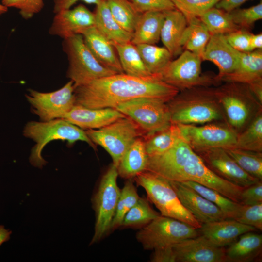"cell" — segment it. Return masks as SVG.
<instances>
[{
    "label": "cell",
    "mask_w": 262,
    "mask_h": 262,
    "mask_svg": "<svg viewBox=\"0 0 262 262\" xmlns=\"http://www.w3.org/2000/svg\"><path fill=\"white\" fill-rule=\"evenodd\" d=\"M179 92L159 74L138 77L124 73L95 80L75 88V104L90 109L115 108L123 102L151 98L168 102Z\"/></svg>",
    "instance_id": "obj_1"
},
{
    "label": "cell",
    "mask_w": 262,
    "mask_h": 262,
    "mask_svg": "<svg viewBox=\"0 0 262 262\" xmlns=\"http://www.w3.org/2000/svg\"><path fill=\"white\" fill-rule=\"evenodd\" d=\"M146 170L171 181L197 182L241 204L244 188L213 172L183 139L165 152L148 156Z\"/></svg>",
    "instance_id": "obj_2"
},
{
    "label": "cell",
    "mask_w": 262,
    "mask_h": 262,
    "mask_svg": "<svg viewBox=\"0 0 262 262\" xmlns=\"http://www.w3.org/2000/svg\"><path fill=\"white\" fill-rule=\"evenodd\" d=\"M167 105L172 124L196 125L226 122L214 87L196 86L180 91L167 102Z\"/></svg>",
    "instance_id": "obj_3"
},
{
    "label": "cell",
    "mask_w": 262,
    "mask_h": 262,
    "mask_svg": "<svg viewBox=\"0 0 262 262\" xmlns=\"http://www.w3.org/2000/svg\"><path fill=\"white\" fill-rule=\"evenodd\" d=\"M23 134L35 143L31 149L29 162L32 166L39 169H42L48 163L43 158L42 151L51 141H66L69 146L78 141H84L96 149V145L83 129L63 118L49 121H29L24 128Z\"/></svg>",
    "instance_id": "obj_4"
},
{
    "label": "cell",
    "mask_w": 262,
    "mask_h": 262,
    "mask_svg": "<svg viewBox=\"0 0 262 262\" xmlns=\"http://www.w3.org/2000/svg\"><path fill=\"white\" fill-rule=\"evenodd\" d=\"M224 82L214 88L215 96L223 108L227 123L239 134L262 111V104L247 84Z\"/></svg>",
    "instance_id": "obj_5"
},
{
    "label": "cell",
    "mask_w": 262,
    "mask_h": 262,
    "mask_svg": "<svg viewBox=\"0 0 262 262\" xmlns=\"http://www.w3.org/2000/svg\"><path fill=\"white\" fill-rule=\"evenodd\" d=\"M134 179L137 185L144 189L148 200L160 211L161 215L179 220L197 229L201 227L202 224L182 204L168 180L147 170Z\"/></svg>",
    "instance_id": "obj_6"
},
{
    "label": "cell",
    "mask_w": 262,
    "mask_h": 262,
    "mask_svg": "<svg viewBox=\"0 0 262 262\" xmlns=\"http://www.w3.org/2000/svg\"><path fill=\"white\" fill-rule=\"evenodd\" d=\"M63 46L69 62L67 76L73 82L75 88L95 80L117 74L95 58L85 44L82 34L64 39Z\"/></svg>",
    "instance_id": "obj_7"
},
{
    "label": "cell",
    "mask_w": 262,
    "mask_h": 262,
    "mask_svg": "<svg viewBox=\"0 0 262 262\" xmlns=\"http://www.w3.org/2000/svg\"><path fill=\"white\" fill-rule=\"evenodd\" d=\"M118 176L117 167L112 164L102 176L92 198L96 220L90 245L101 240L111 231L120 193L117 183Z\"/></svg>",
    "instance_id": "obj_8"
},
{
    "label": "cell",
    "mask_w": 262,
    "mask_h": 262,
    "mask_svg": "<svg viewBox=\"0 0 262 262\" xmlns=\"http://www.w3.org/2000/svg\"><path fill=\"white\" fill-rule=\"evenodd\" d=\"M197 229L175 219L161 215L144 226L136 239L146 250L172 247L184 240L199 235Z\"/></svg>",
    "instance_id": "obj_9"
},
{
    "label": "cell",
    "mask_w": 262,
    "mask_h": 262,
    "mask_svg": "<svg viewBox=\"0 0 262 262\" xmlns=\"http://www.w3.org/2000/svg\"><path fill=\"white\" fill-rule=\"evenodd\" d=\"M201 57L185 50L171 60L159 74L165 83L179 91L196 86H211L219 82L215 76L201 71Z\"/></svg>",
    "instance_id": "obj_10"
},
{
    "label": "cell",
    "mask_w": 262,
    "mask_h": 262,
    "mask_svg": "<svg viewBox=\"0 0 262 262\" xmlns=\"http://www.w3.org/2000/svg\"><path fill=\"white\" fill-rule=\"evenodd\" d=\"M95 144L101 146L110 155L117 167L131 143L143 132L131 118L126 116L98 129L85 131Z\"/></svg>",
    "instance_id": "obj_11"
},
{
    "label": "cell",
    "mask_w": 262,
    "mask_h": 262,
    "mask_svg": "<svg viewBox=\"0 0 262 262\" xmlns=\"http://www.w3.org/2000/svg\"><path fill=\"white\" fill-rule=\"evenodd\" d=\"M115 109L132 120L145 136L171 124L167 102L162 99L138 98L121 103Z\"/></svg>",
    "instance_id": "obj_12"
},
{
    "label": "cell",
    "mask_w": 262,
    "mask_h": 262,
    "mask_svg": "<svg viewBox=\"0 0 262 262\" xmlns=\"http://www.w3.org/2000/svg\"><path fill=\"white\" fill-rule=\"evenodd\" d=\"M177 125L184 140L195 152L214 148L233 147L238 135L224 121L212 122L202 126Z\"/></svg>",
    "instance_id": "obj_13"
},
{
    "label": "cell",
    "mask_w": 262,
    "mask_h": 262,
    "mask_svg": "<svg viewBox=\"0 0 262 262\" xmlns=\"http://www.w3.org/2000/svg\"><path fill=\"white\" fill-rule=\"evenodd\" d=\"M73 82L70 80L59 89L50 92L29 90L26 95L33 112L41 121L63 118L76 105Z\"/></svg>",
    "instance_id": "obj_14"
},
{
    "label": "cell",
    "mask_w": 262,
    "mask_h": 262,
    "mask_svg": "<svg viewBox=\"0 0 262 262\" xmlns=\"http://www.w3.org/2000/svg\"><path fill=\"white\" fill-rule=\"evenodd\" d=\"M196 152L213 172L236 185L245 188L260 181L245 171L223 148Z\"/></svg>",
    "instance_id": "obj_15"
},
{
    "label": "cell",
    "mask_w": 262,
    "mask_h": 262,
    "mask_svg": "<svg viewBox=\"0 0 262 262\" xmlns=\"http://www.w3.org/2000/svg\"><path fill=\"white\" fill-rule=\"evenodd\" d=\"M175 262H225V249L201 235L172 246Z\"/></svg>",
    "instance_id": "obj_16"
},
{
    "label": "cell",
    "mask_w": 262,
    "mask_h": 262,
    "mask_svg": "<svg viewBox=\"0 0 262 262\" xmlns=\"http://www.w3.org/2000/svg\"><path fill=\"white\" fill-rule=\"evenodd\" d=\"M94 26V13L80 4L73 9L63 10L55 13L49 33L64 39L75 34H82L85 30Z\"/></svg>",
    "instance_id": "obj_17"
},
{
    "label": "cell",
    "mask_w": 262,
    "mask_h": 262,
    "mask_svg": "<svg viewBox=\"0 0 262 262\" xmlns=\"http://www.w3.org/2000/svg\"><path fill=\"white\" fill-rule=\"evenodd\" d=\"M169 181L183 206L201 224L227 219L216 205L193 189L180 182Z\"/></svg>",
    "instance_id": "obj_18"
},
{
    "label": "cell",
    "mask_w": 262,
    "mask_h": 262,
    "mask_svg": "<svg viewBox=\"0 0 262 262\" xmlns=\"http://www.w3.org/2000/svg\"><path fill=\"white\" fill-rule=\"evenodd\" d=\"M240 54L241 52L229 44L224 34H211L201 58L202 60L211 61L217 66L219 73L215 78L220 83L221 78L237 67Z\"/></svg>",
    "instance_id": "obj_19"
},
{
    "label": "cell",
    "mask_w": 262,
    "mask_h": 262,
    "mask_svg": "<svg viewBox=\"0 0 262 262\" xmlns=\"http://www.w3.org/2000/svg\"><path fill=\"white\" fill-rule=\"evenodd\" d=\"M125 117L115 108L90 109L75 105L63 119L83 130H96Z\"/></svg>",
    "instance_id": "obj_20"
},
{
    "label": "cell",
    "mask_w": 262,
    "mask_h": 262,
    "mask_svg": "<svg viewBox=\"0 0 262 262\" xmlns=\"http://www.w3.org/2000/svg\"><path fill=\"white\" fill-rule=\"evenodd\" d=\"M198 229L201 235L221 247L230 245L244 233L257 230L252 226L229 219L202 224Z\"/></svg>",
    "instance_id": "obj_21"
},
{
    "label": "cell",
    "mask_w": 262,
    "mask_h": 262,
    "mask_svg": "<svg viewBox=\"0 0 262 262\" xmlns=\"http://www.w3.org/2000/svg\"><path fill=\"white\" fill-rule=\"evenodd\" d=\"M82 35L87 47L101 65L117 74L124 73L114 46L95 26Z\"/></svg>",
    "instance_id": "obj_22"
},
{
    "label": "cell",
    "mask_w": 262,
    "mask_h": 262,
    "mask_svg": "<svg viewBox=\"0 0 262 262\" xmlns=\"http://www.w3.org/2000/svg\"><path fill=\"white\" fill-rule=\"evenodd\" d=\"M262 79V49L241 52L237 67L223 76L221 82H236L249 84Z\"/></svg>",
    "instance_id": "obj_23"
},
{
    "label": "cell",
    "mask_w": 262,
    "mask_h": 262,
    "mask_svg": "<svg viewBox=\"0 0 262 262\" xmlns=\"http://www.w3.org/2000/svg\"><path fill=\"white\" fill-rule=\"evenodd\" d=\"M164 12L160 39L172 56H177L182 52L180 40L188 22L184 16L176 8Z\"/></svg>",
    "instance_id": "obj_24"
},
{
    "label": "cell",
    "mask_w": 262,
    "mask_h": 262,
    "mask_svg": "<svg viewBox=\"0 0 262 262\" xmlns=\"http://www.w3.org/2000/svg\"><path fill=\"white\" fill-rule=\"evenodd\" d=\"M262 250V234L247 232L241 235L225 250L226 262H252L260 256Z\"/></svg>",
    "instance_id": "obj_25"
},
{
    "label": "cell",
    "mask_w": 262,
    "mask_h": 262,
    "mask_svg": "<svg viewBox=\"0 0 262 262\" xmlns=\"http://www.w3.org/2000/svg\"><path fill=\"white\" fill-rule=\"evenodd\" d=\"M164 18V12L152 11L141 14L135 25L131 42L135 45L156 44L160 39Z\"/></svg>",
    "instance_id": "obj_26"
},
{
    "label": "cell",
    "mask_w": 262,
    "mask_h": 262,
    "mask_svg": "<svg viewBox=\"0 0 262 262\" xmlns=\"http://www.w3.org/2000/svg\"><path fill=\"white\" fill-rule=\"evenodd\" d=\"M148 155L144 140L138 137L129 146L117 166L118 174L127 180L134 178L146 170Z\"/></svg>",
    "instance_id": "obj_27"
},
{
    "label": "cell",
    "mask_w": 262,
    "mask_h": 262,
    "mask_svg": "<svg viewBox=\"0 0 262 262\" xmlns=\"http://www.w3.org/2000/svg\"><path fill=\"white\" fill-rule=\"evenodd\" d=\"M95 26L111 43H124L131 41L132 33L125 30L112 15L105 0L96 5Z\"/></svg>",
    "instance_id": "obj_28"
},
{
    "label": "cell",
    "mask_w": 262,
    "mask_h": 262,
    "mask_svg": "<svg viewBox=\"0 0 262 262\" xmlns=\"http://www.w3.org/2000/svg\"><path fill=\"white\" fill-rule=\"evenodd\" d=\"M112 44L117 53L124 73L138 77H145L154 75L147 70L136 46L131 41L121 44Z\"/></svg>",
    "instance_id": "obj_29"
},
{
    "label": "cell",
    "mask_w": 262,
    "mask_h": 262,
    "mask_svg": "<svg viewBox=\"0 0 262 262\" xmlns=\"http://www.w3.org/2000/svg\"><path fill=\"white\" fill-rule=\"evenodd\" d=\"M145 137L144 144L148 156L163 153L183 139L178 125L172 123Z\"/></svg>",
    "instance_id": "obj_30"
},
{
    "label": "cell",
    "mask_w": 262,
    "mask_h": 262,
    "mask_svg": "<svg viewBox=\"0 0 262 262\" xmlns=\"http://www.w3.org/2000/svg\"><path fill=\"white\" fill-rule=\"evenodd\" d=\"M211 34L200 18L196 17L188 22L180 40L182 48L202 56Z\"/></svg>",
    "instance_id": "obj_31"
},
{
    "label": "cell",
    "mask_w": 262,
    "mask_h": 262,
    "mask_svg": "<svg viewBox=\"0 0 262 262\" xmlns=\"http://www.w3.org/2000/svg\"><path fill=\"white\" fill-rule=\"evenodd\" d=\"M181 183L216 205L222 211L227 219L234 220L238 215L242 204L230 199L215 190L197 182L186 181Z\"/></svg>",
    "instance_id": "obj_32"
},
{
    "label": "cell",
    "mask_w": 262,
    "mask_h": 262,
    "mask_svg": "<svg viewBox=\"0 0 262 262\" xmlns=\"http://www.w3.org/2000/svg\"><path fill=\"white\" fill-rule=\"evenodd\" d=\"M149 72L160 74L172 60L171 54L165 47L142 44L135 45Z\"/></svg>",
    "instance_id": "obj_33"
},
{
    "label": "cell",
    "mask_w": 262,
    "mask_h": 262,
    "mask_svg": "<svg viewBox=\"0 0 262 262\" xmlns=\"http://www.w3.org/2000/svg\"><path fill=\"white\" fill-rule=\"evenodd\" d=\"M211 34H226L240 28L233 21L229 12L213 7L200 16Z\"/></svg>",
    "instance_id": "obj_34"
},
{
    "label": "cell",
    "mask_w": 262,
    "mask_h": 262,
    "mask_svg": "<svg viewBox=\"0 0 262 262\" xmlns=\"http://www.w3.org/2000/svg\"><path fill=\"white\" fill-rule=\"evenodd\" d=\"M233 147L262 152V111L238 134Z\"/></svg>",
    "instance_id": "obj_35"
},
{
    "label": "cell",
    "mask_w": 262,
    "mask_h": 262,
    "mask_svg": "<svg viewBox=\"0 0 262 262\" xmlns=\"http://www.w3.org/2000/svg\"><path fill=\"white\" fill-rule=\"evenodd\" d=\"M116 21L126 31L133 33L140 15L129 0H105Z\"/></svg>",
    "instance_id": "obj_36"
},
{
    "label": "cell",
    "mask_w": 262,
    "mask_h": 262,
    "mask_svg": "<svg viewBox=\"0 0 262 262\" xmlns=\"http://www.w3.org/2000/svg\"><path fill=\"white\" fill-rule=\"evenodd\" d=\"M224 149L245 171L262 180V152L235 147Z\"/></svg>",
    "instance_id": "obj_37"
},
{
    "label": "cell",
    "mask_w": 262,
    "mask_h": 262,
    "mask_svg": "<svg viewBox=\"0 0 262 262\" xmlns=\"http://www.w3.org/2000/svg\"><path fill=\"white\" fill-rule=\"evenodd\" d=\"M160 215L150 206L147 198L140 197L124 216L121 227L142 228Z\"/></svg>",
    "instance_id": "obj_38"
},
{
    "label": "cell",
    "mask_w": 262,
    "mask_h": 262,
    "mask_svg": "<svg viewBox=\"0 0 262 262\" xmlns=\"http://www.w3.org/2000/svg\"><path fill=\"white\" fill-rule=\"evenodd\" d=\"M140 198L131 179L128 180L120 190L115 215L112 220L111 231L121 226L126 213L134 206Z\"/></svg>",
    "instance_id": "obj_39"
},
{
    "label": "cell",
    "mask_w": 262,
    "mask_h": 262,
    "mask_svg": "<svg viewBox=\"0 0 262 262\" xmlns=\"http://www.w3.org/2000/svg\"><path fill=\"white\" fill-rule=\"evenodd\" d=\"M176 9L185 17L187 22L200 16L221 0H171Z\"/></svg>",
    "instance_id": "obj_40"
},
{
    "label": "cell",
    "mask_w": 262,
    "mask_h": 262,
    "mask_svg": "<svg viewBox=\"0 0 262 262\" xmlns=\"http://www.w3.org/2000/svg\"><path fill=\"white\" fill-rule=\"evenodd\" d=\"M233 22L241 29L249 30L254 23L262 18V1L245 9H235L229 12Z\"/></svg>",
    "instance_id": "obj_41"
},
{
    "label": "cell",
    "mask_w": 262,
    "mask_h": 262,
    "mask_svg": "<svg viewBox=\"0 0 262 262\" xmlns=\"http://www.w3.org/2000/svg\"><path fill=\"white\" fill-rule=\"evenodd\" d=\"M235 220L244 224L262 230V203L252 205H242Z\"/></svg>",
    "instance_id": "obj_42"
},
{
    "label": "cell",
    "mask_w": 262,
    "mask_h": 262,
    "mask_svg": "<svg viewBox=\"0 0 262 262\" xmlns=\"http://www.w3.org/2000/svg\"><path fill=\"white\" fill-rule=\"evenodd\" d=\"M2 3L7 8L18 9L25 19H29L40 12L44 5L43 0H2Z\"/></svg>",
    "instance_id": "obj_43"
},
{
    "label": "cell",
    "mask_w": 262,
    "mask_h": 262,
    "mask_svg": "<svg viewBox=\"0 0 262 262\" xmlns=\"http://www.w3.org/2000/svg\"><path fill=\"white\" fill-rule=\"evenodd\" d=\"M251 34L248 30L239 29L225 34V36L229 44L236 50L249 52L253 50L250 45Z\"/></svg>",
    "instance_id": "obj_44"
},
{
    "label": "cell",
    "mask_w": 262,
    "mask_h": 262,
    "mask_svg": "<svg viewBox=\"0 0 262 262\" xmlns=\"http://www.w3.org/2000/svg\"><path fill=\"white\" fill-rule=\"evenodd\" d=\"M140 14L152 11L164 12L175 9L171 0H129Z\"/></svg>",
    "instance_id": "obj_45"
},
{
    "label": "cell",
    "mask_w": 262,
    "mask_h": 262,
    "mask_svg": "<svg viewBox=\"0 0 262 262\" xmlns=\"http://www.w3.org/2000/svg\"><path fill=\"white\" fill-rule=\"evenodd\" d=\"M262 203V182L260 180L244 188L241 196V204L252 205Z\"/></svg>",
    "instance_id": "obj_46"
},
{
    "label": "cell",
    "mask_w": 262,
    "mask_h": 262,
    "mask_svg": "<svg viewBox=\"0 0 262 262\" xmlns=\"http://www.w3.org/2000/svg\"><path fill=\"white\" fill-rule=\"evenodd\" d=\"M151 257L153 262H175L172 247L153 250Z\"/></svg>",
    "instance_id": "obj_47"
},
{
    "label": "cell",
    "mask_w": 262,
    "mask_h": 262,
    "mask_svg": "<svg viewBox=\"0 0 262 262\" xmlns=\"http://www.w3.org/2000/svg\"><path fill=\"white\" fill-rule=\"evenodd\" d=\"M79 0L97 5L105 0H54L53 12L56 13L61 10L70 9Z\"/></svg>",
    "instance_id": "obj_48"
},
{
    "label": "cell",
    "mask_w": 262,
    "mask_h": 262,
    "mask_svg": "<svg viewBox=\"0 0 262 262\" xmlns=\"http://www.w3.org/2000/svg\"><path fill=\"white\" fill-rule=\"evenodd\" d=\"M248 0H221L215 5V7L230 12Z\"/></svg>",
    "instance_id": "obj_49"
},
{
    "label": "cell",
    "mask_w": 262,
    "mask_h": 262,
    "mask_svg": "<svg viewBox=\"0 0 262 262\" xmlns=\"http://www.w3.org/2000/svg\"><path fill=\"white\" fill-rule=\"evenodd\" d=\"M247 85L254 96L262 104V79Z\"/></svg>",
    "instance_id": "obj_50"
},
{
    "label": "cell",
    "mask_w": 262,
    "mask_h": 262,
    "mask_svg": "<svg viewBox=\"0 0 262 262\" xmlns=\"http://www.w3.org/2000/svg\"><path fill=\"white\" fill-rule=\"evenodd\" d=\"M250 45L254 50L262 48V33L254 34L252 33L250 37Z\"/></svg>",
    "instance_id": "obj_51"
},
{
    "label": "cell",
    "mask_w": 262,
    "mask_h": 262,
    "mask_svg": "<svg viewBox=\"0 0 262 262\" xmlns=\"http://www.w3.org/2000/svg\"><path fill=\"white\" fill-rule=\"evenodd\" d=\"M12 231L9 229H6L4 225H0V246L10 239Z\"/></svg>",
    "instance_id": "obj_52"
},
{
    "label": "cell",
    "mask_w": 262,
    "mask_h": 262,
    "mask_svg": "<svg viewBox=\"0 0 262 262\" xmlns=\"http://www.w3.org/2000/svg\"><path fill=\"white\" fill-rule=\"evenodd\" d=\"M8 8L3 5L2 4L0 3V16L3 14L6 13Z\"/></svg>",
    "instance_id": "obj_53"
}]
</instances>
